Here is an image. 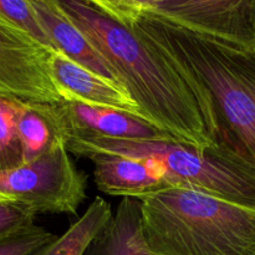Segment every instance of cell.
<instances>
[{"label":"cell","mask_w":255,"mask_h":255,"mask_svg":"<svg viewBox=\"0 0 255 255\" xmlns=\"http://www.w3.org/2000/svg\"><path fill=\"white\" fill-rule=\"evenodd\" d=\"M54 1L104 56L147 121L199 148L224 141L208 92L148 40L85 0Z\"/></svg>","instance_id":"6da1fadb"},{"label":"cell","mask_w":255,"mask_h":255,"mask_svg":"<svg viewBox=\"0 0 255 255\" xmlns=\"http://www.w3.org/2000/svg\"><path fill=\"white\" fill-rule=\"evenodd\" d=\"M132 29L208 92L223 138L255 164V49L204 36L148 14Z\"/></svg>","instance_id":"7a4b0ae2"},{"label":"cell","mask_w":255,"mask_h":255,"mask_svg":"<svg viewBox=\"0 0 255 255\" xmlns=\"http://www.w3.org/2000/svg\"><path fill=\"white\" fill-rule=\"evenodd\" d=\"M138 199L153 255H255V208L182 187Z\"/></svg>","instance_id":"3957f363"},{"label":"cell","mask_w":255,"mask_h":255,"mask_svg":"<svg viewBox=\"0 0 255 255\" xmlns=\"http://www.w3.org/2000/svg\"><path fill=\"white\" fill-rule=\"evenodd\" d=\"M66 147L70 153L82 158L105 153L149 159L161 166L171 187L196 189L255 208V164L228 141L199 148L176 139L74 137L66 142Z\"/></svg>","instance_id":"277c9868"},{"label":"cell","mask_w":255,"mask_h":255,"mask_svg":"<svg viewBox=\"0 0 255 255\" xmlns=\"http://www.w3.org/2000/svg\"><path fill=\"white\" fill-rule=\"evenodd\" d=\"M86 188V174L76 168L65 142L30 163L0 171V201L36 214H76Z\"/></svg>","instance_id":"5b68a950"},{"label":"cell","mask_w":255,"mask_h":255,"mask_svg":"<svg viewBox=\"0 0 255 255\" xmlns=\"http://www.w3.org/2000/svg\"><path fill=\"white\" fill-rule=\"evenodd\" d=\"M52 51L0 16V94L27 101H64L50 69Z\"/></svg>","instance_id":"8992f818"},{"label":"cell","mask_w":255,"mask_h":255,"mask_svg":"<svg viewBox=\"0 0 255 255\" xmlns=\"http://www.w3.org/2000/svg\"><path fill=\"white\" fill-rule=\"evenodd\" d=\"M146 14L204 36L255 49V0H161Z\"/></svg>","instance_id":"52a82bcc"},{"label":"cell","mask_w":255,"mask_h":255,"mask_svg":"<svg viewBox=\"0 0 255 255\" xmlns=\"http://www.w3.org/2000/svg\"><path fill=\"white\" fill-rule=\"evenodd\" d=\"M65 142L74 137H102L126 141L174 139L171 134L129 112L77 101L54 102Z\"/></svg>","instance_id":"ba28073f"},{"label":"cell","mask_w":255,"mask_h":255,"mask_svg":"<svg viewBox=\"0 0 255 255\" xmlns=\"http://www.w3.org/2000/svg\"><path fill=\"white\" fill-rule=\"evenodd\" d=\"M50 69L64 101L121 110L146 120L138 104L125 87L85 69L59 50L52 51Z\"/></svg>","instance_id":"9c48e42d"},{"label":"cell","mask_w":255,"mask_h":255,"mask_svg":"<svg viewBox=\"0 0 255 255\" xmlns=\"http://www.w3.org/2000/svg\"><path fill=\"white\" fill-rule=\"evenodd\" d=\"M87 159L94 163L96 187L110 196L141 198L171 187L161 166L149 159L105 153L92 154Z\"/></svg>","instance_id":"30bf717a"},{"label":"cell","mask_w":255,"mask_h":255,"mask_svg":"<svg viewBox=\"0 0 255 255\" xmlns=\"http://www.w3.org/2000/svg\"><path fill=\"white\" fill-rule=\"evenodd\" d=\"M45 34L55 50H59L85 69L120 84L114 70L87 40L81 30L61 11L54 0H31ZM124 87V86H122Z\"/></svg>","instance_id":"8fae6325"},{"label":"cell","mask_w":255,"mask_h":255,"mask_svg":"<svg viewBox=\"0 0 255 255\" xmlns=\"http://www.w3.org/2000/svg\"><path fill=\"white\" fill-rule=\"evenodd\" d=\"M84 255H153L144 241L141 201L124 197L112 218L92 239Z\"/></svg>","instance_id":"7c38bea8"},{"label":"cell","mask_w":255,"mask_h":255,"mask_svg":"<svg viewBox=\"0 0 255 255\" xmlns=\"http://www.w3.org/2000/svg\"><path fill=\"white\" fill-rule=\"evenodd\" d=\"M19 134L24 164L41 157L55 144L65 142L54 102L26 101L19 121Z\"/></svg>","instance_id":"4fadbf2b"},{"label":"cell","mask_w":255,"mask_h":255,"mask_svg":"<svg viewBox=\"0 0 255 255\" xmlns=\"http://www.w3.org/2000/svg\"><path fill=\"white\" fill-rule=\"evenodd\" d=\"M112 214L109 202L95 197L82 216L61 236H56L31 255H84L92 239L112 218Z\"/></svg>","instance_id":"5bb4252c"},{"label":"cell","mask_w":255,"mask_h":255,"mask_svg":"<svg viewBox=\"0 0 255 255\" xmlns=\"http://www.w3.org/2000/svg\"><path fill=\"white\" fill-rule=\"evenodd\" d=\"M27 100L0 94V171L24 164L19 121Z\"/></svg>","instance_id":"9a60e30c"},{"label":"cell","mask_w":255,"mask_h":255,"mask_svg":"<svg viewBox=\"0 0 255 255\" xmlns=\"http://www.w3.org/2000/svg\"><path fill=\"white\" fill-rule=\"evenodd\" d=\"M0 16L31 35L45 47L55 50L45 34L31 0H0Z\"/></svg>","instance_id":"2e32d148"},{"label":"cell","mask_w":255,"mask_h":255,"mask_svg":"<svg viewBox=\"0 0 255 255\" xmlns=\"http://www.w3.org/2000/svg\"><path fill=\"white\" fill-rule=\"evenodd\" d=\"M55 237L51 232L34 224L29 228L0 237V255H31Z\"/></svg>","instance_id":"e0dca14e"},{"label":"cell","mask_w":255,"mask_h":255,"mask_svg":"<svg viewBox=\"0 0 255 255\" xmlns=\"http://www.w3.org/2000/svg\"><path fill=\"white\" fill-rule=\"evenodd\" d=\"M85 1L111 19L119 21L120 24L131 27L142 15L153 9L161 0H85Z\"/></svg>","instance_id":"ac0fdd59"},{"label":"cell","mask_w":255,"mask_h":255,"mask_svg":"<svg viewBox=\"0 0 255 255\" xmlns=\"http://www.w3.org/2000/svg\"><path fill=\"white\" fill-rule=\"evenodd\" d=\"M36 216L26 207L0 201V237L34 226Z\"/></svg>","instance_id":"d6986e66"}]
</instances>
